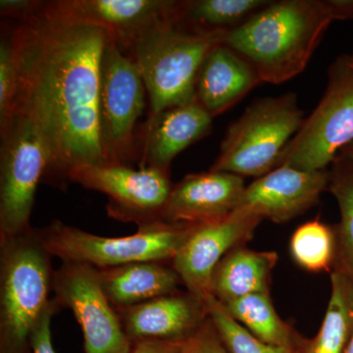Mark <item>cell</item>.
Listing matches in <instances>:
<instances>
[{
	"label": "cell",
	"instance_id": "6da1fadb",
	"mask_svg": "<svg viewBox=\"0 0 353 353\" xmlns=\"http://www.w3.org/2000/svg\"><path fill=\"white\" fill-rule=\"evenodd\" d=\"M6 32L18 65L11 117L24 116L43 137L50 157L44 182L61 187L77 169L106 163L99 92L108 32L71 19L53 1Z\"/></svg>",
	"mask_w": 353,
	"mask_h": 353
},
{
	"label": "cell",
	"instance_id": "7a4b0ae2",
	"mask_svg": "<svg viewBox=\"0 0 353 353\" xmlns=\"http://www.w3.org/2000/svg\"><path fill=\"white\" fill-rule=\"evenodd\" d=\"M327 0H280L228 32L225 46L248 60L262 82L281 85L307 66L333 22Z\"/></svg>",
	"mask_w": 353,
	"mask_h": 353
},
{
	"label": "cell",
	"instance_id": "3957f363",
	"mask_svg": "<svg viewBox=\"0 0 353 353\" xmlns=\"http://www.w3.org/2000/svg\"><path fill=\"white\" fill-rule=\"evenodd\" d=\"M52 255L39 230L0 238V353H32V334L52 299Z\"/></svg>",
	"mask_w": 353,
	"mask_h": 353
},
{
	"label": "cell",
	"instance_id": "277c9868",
	"mask_svg": "<svg viewBox=\"0 0 353 353\" xmlns=\"http://www.w3.org/2000/svg\"><path fill=\"white\" fill-rule=\"evenodd\" d=\"M227 32L167 22L134 44L129 55L139 66L150 97L148 119L196 99L201 65L214 46L224 43Z\"/></svg>",
	"mask_w": 353,
	"mask_h": 353
},
{
	"label": "cell",
	"instance_id": "5b68a950",
	"mask_svg": "<svg viewBox=\"0 0 353 353\" xmlns=\"http://www.w3.org/2000/svg\"><path fill=\"white\" fill-rule=\"evenodd\" d=\"M304 119L294 92L256 99L228 127L210 170L243 178L266 175L277 168L281 155Z\"/></svg>",
	"mask_w": 353,
	"mask_h": 353
},
{
	"label": "cell",
	"instance_id": "8992f818",
	"mask_svg": "<svg viewBox=\"0 0 353 353\" xmlns=\"http://www.w3.org/2000/svg\"><path fill=\"white\" fill-rule=\"evenodd\" d=\"M192 225L163 221L139 227L131 236H102L59 220L39 230L46 250L62 262H78L97 269L139 261L171 262Z\"/></svg>",
	"mask_w": 353,
	"mask_h": 353
},
{
	"label": "cell",
	"instance_id": "52a82bcc",
	"mask_svg": "<svg viewBox=\"0 0 353 353\" xmlns=\"http://www.w3.org/2000/svg\"><path fill=\"white\" fill-rule=\"evenodd\" d=\"M353 143V66L348 54L330 65L326 90L313 112L285 148L278 167L327 170Z\"/></svg>",
	"mask_w": 353,
	"mask_h": 353
},
{
	"label": "cell",
	"instance_id": "ba28073f",
	"mask_svg": "<svg viewBox=\"0 0 353 353\" xmlns=\"http://www.w3.org/2000/svg\"><path fill=\"white\" fill-rule=\"evenodd\" d=\"M0 137V238H8L32 229L34 196L50 157L43 137L24 116L14 114Z\"/></svg>",
	"mask_w": 353,
	"mask_h": 353
},
{
	"label": "cell",
	"instance_id": "9c48e42d",
	"mask_svg": "<svg viewBox=\"0 0 353 353\" xmlns=\"http://www.w3.org/2000/svg\"><path fill=\"white\" fill-rule=\"evenodd\" d=\"M146 88L138 65L109 38L101 58V143L106 163L138 160L136 128L145 108Z\"/></svg>",
	"mask_w": 353,
	"mask_h": 353
},
{
	"label": "cell",
	"instance_id": "30bf717a",
	"mask_svg": "<svg viewBox=\"0 0 353 353\" xmlns=\"http://www.w3.org/2000/svg\"><path fill=\"white\" fill-rule=\"evenodd\" d=\"M70 182L108 197V214L138 227L162 221L172 187L170 172L160 169L132 168L116 163L82 167L72 172Z\"/></svg>",
	"mask_w": 353,
	"mask_h": 353
},
{
	"label": "cell",
	"instance_id": "8fae6325",
	"mask_svg": "<svg viewBox=\"0 0 353 353\" xmlns=\"http://www.w3.org/2000/svg\"><path fill=\"white\" fill-rule=\"evenodd\" d=\"M52 292L58 306L75 315L82 329L85 353L131 352L132 343L102 290L97 268L62 262L53 274Z\"/></svg>",
	"mask_w": 353,
	"mask_h": 353
},
{
	"label": "cell",
	"instance_id": "7c38bea8",
	"mask_svg": "<svg viewBox=\"0 0 353 353\" xmlns=\"http://www.w3.org/2000/svg\"><path fill=\"white\" fill-rule=\"evenodd\" d=\"M261 218L243 209L221 219L192 225L170 264L185 290L205 303L215 267L230 250L254 236Z\"/></svg>",
	"mask_w": 353,
	"mask_h": 353
},
{
	"label": "cell",
	"instance_id": "4fadbf2b",
	"mask_svg": "<svg viewBox=\"0 0 353 353\" xmlns=\"http://www.w3.org/2000/svg\"><path fill=\"white\" fill-rule=\"evenodd\" d=\"M53 3L71 19L101 28L129 54L134 44L158 26L179 22L183 0H57Z\"/></svg>",
	"mask_w": 353,
	"mask_h": 353
},
{
	"label": "cell",
	"instance_id": "5bb4252c",
	"mask_svg": "<svg viewBox=\"0 0 353 353\" xmlns=\"http://www.w3.org/2000/svg\"><path fill=\"white\" fill-rule=\"evenodd\" d=\"M329 179V170L277 167L245 188L238 209L283 224L316 205L328 190Z\"/></svg>",
	"mask_w": 353,
	"mask_h": 353
},
{
	"label": "cell",
	"instance_id": "9a60e30c",
	"mask_svg": "<svg viewBox=\"0 0 353 353\" xmlns=\"http://www.w3.org/2000/svg\"><path fill=\"white\" fill-rule=\"evenodd\" d=\"M115 309L132 343L146 340L183 341L208 318L205 303L188 290Z\"/></svg>",
	"mask_w": 353,
	"mask_h": 353
},
{
	"label": "cell",
	"instance_id": "2e32d148",
	"mask_svg": "<svg viewBox=\"0 0 353 353\" xmlns=\"http://www.w3.org/2000/svg\"><path fill=\"white\" fill-rule=\"evenodd\" d=\"M245 188L243 176L227 172L190 174L172 187L162 221L201 224L226 217L240 206Z\"/></svg>",
	"mask_w": 353,
	"mask_h": 353
},
{
	"label": "cell",
	"instance_id": "e0dca14e",
	"mask_svg": "<svg viewBox=\"0 0 353 353\" xmlns=\"http://www.w3.org/2000/svg\"><path fill=\"white\" fill-rule=\"evenodd\" d=\"M212 121V116L196 99L148 119L143 130L139 168L170 172L176 155L210 134Z\"/></svg>",
	"mask_w": 353,
	"mask_h": 353
},
{
	"label": "cell",
	"instance_id": "ac0fdd59",
	"mask_svg": "<svg viewBox=\"0 0 353 353\" xmlns=\"http://www.w3.org/2000/svg\"><path fill=\"white\" fill-rule=\"evenodd\" d=\"M262 82L248 60L224 43L204 59L196 83V101L213 118L240 102Z\"/></svg>",
	"mask_w": 353,
	"mask_h": 353
},
{
	"label": "cell",
	"instance_id": "d6986e66",
	"mask_svg": "<svg viewBox=\"0 0 353 353\" xmlns=\"http://www.w3.org/2000/svg\"><path fill=\"white\" fill-rule=\"evenodd\" d=\"M99 283L115 308L128 307L179 290L182 281L168 262L139 261L97 269Z\"/></svg>",
	"mask_w": 353,
	"mask_h": 353
},
{
	"label": "cell",
	"instance_id": "ffe728a7",
	"mask_svg": "<svg viewBox=\"0 0 353 353\" xmlns=\"http://www.w3.org/2000/svg\"><path fill=\"white\" fill-rule=\"evenodd\" d=\"M278 262L275 252L236 246L223 257L211 277L210 292L226 304L250 294L270 292L272 274Z\"/></svg>",
	"mask_w": 353,
	"mask_h": 353
},
{
	"label": "cell",
	"instance_id": "44dd1931",
	"mask_svg": "<svg viewBox=\"0 0 353 353\" xmlns=\"http://www.w3.org/2000/svg\"><path fill=\"white\" fill-rule=\"evenodd\" d=\"M270 294V292L250 294L223 305L255 338L268 345L299 352L306 339L279 316Z\"/></svg>",
	"mask_w": 353,
	"mask_h": 353
},
{
	"label": "cell",
	"instance_id": "7402d4cb",
	"mask_svg": "<svg viewBox=\"0 0 353 353\" xmlns=\"http://www.w3.org/2000/svg\"><path fill=\"white\" fill-rule=\"evenodd\" d=\"M331 296L321 327L297 353H343L353 333V284L341 272H331Z\"/></svg>",
	"mask_w": 353,
	"mask_h": 353
},
{
	"label": "cell",
	"instance_id": "603a6c76",
	"mask_svg": "<svg viewBox=\"0 0 353 353\" xmlns=\"http://www.w3.org/2000/svg\"><path fill=\"white\" fill-rule=\"evenodd\" d=\"M329 175L328 190L338 202L341 214L340 223L334 227L336 250L333 270L341 272L353 284V159L339 153Z\"/></svg>",
	"mask_w": 353,
	"mask_h": 353
},
{
	"label": "cell",
	"instance_id": "cb8c5ba5",
	"mask_svg": "<svg viewBox=\"0 0 353 353\" xmlns=\"http://www.w3.org/2000/svg\"><path fill=\"white\" fill-rule=\"evenodd\" d=\"M269 3L267 0H185L176 24L199 31L230 32Z\"/></svg>",
	"mask_w": 353,
	"mask_h": 353
},
{
	"label": "cell",
	"instance_id": "d4e9b609",
	"mask_svg": "<svg viewBox=\"0 0 353 353\" xmlns=\"http://www.w3.org/2000/svg\"><path fill=\"white\" fill-rule=\"evenodd\" d=\"M336 250L334 228L318 219L304 223L290 238L292 259L304 270L312 273L332 272Z\"/></svg>",
	"mask_w": 353,
	"mask_h": 353
},
{
	"label": "cell",
	"instance_id": "484cf974",
	"mask_svg": "<svg viewBox=\"0 0 353 353\" xmlns=\"http://www.w3.org/2000/svg\"><path fill=\"white\" fill-rule=\"evenodd\" d=\"M208 316L214 324L221 340L229 353H297L289 347H275L255 338L227 312L220 301L214 296L205 301Z\"/></svg>",
	"mask_w": 353,
	"mask_h": 353
},
{
	"label": "cell",
	"instance_id": "4316f807",
	"mask_svg": "<svg viewBox=\"0 0 353 353\" xmlns=\"http://www.w3.org/2000/svg\"><path fill=\"white\" fill-rule=\"evenodd\" d=\"M18 83V65L8 34L0 43V128L6 126L13 112Z\"/></svg>",
	"mask_w": 353,
	"mask_h": 353
},
{
	"label": "cell",
	"instance_id": "83f0119b",
	"mask_svg": "<svg viewBox=\"0 0 353 353\" xmlns=\"http://www.w3.org/2000/svg\"><path fill=\"white\" fill-rule=\"evenodd\" d=\"M178 353H229L221 340L214 324L208 318L205 322L183 341Z\"/></svg>",
	"mask_w": 353,
	"mask_h": 353
},
{
	"label": "cell",
	"instance_id": "f1b7e54d",
	"mask_svg": "<svg viewBox=\"0 0 353 353\" xmlns=\"http://www.w3.org/2000/svg\"><path fill=\"white\" fill-rule=\"evenodd\" d=\"M59 308L57 301L52 299L46 310L37 324L36 328L32 334L31 348L32 353H57L52 343V334H51V321L53 315Z\"/></svg>",
	"mask_w": 353,
	"mask_h": 353
},
{
	"label": "cell",
	"instance_id": "f546056e",
	"mask_svg": "<svg viewBox=\"0 0 353 353\" xmlns=\"http://www.w3.org/2000/svg\"><path fill=\"white\" fill-rule=\"evenodd\" d=\"M43 2L38 0H1L0 14L2 18L14 21L24 19L36 12Z\"/></svg>",
	"mask_w": 353,
	"mask_h": 353
},
{
	"label": "cell",
	"instance_id": "4dcf8cb0",
	"mask_svg": "<svg viewBox=\"0 0 353 353\" xmlns=\"http://www.w3.org/2000/svg\"><path fill=\"white\" fill-rule=\"evenodd\" d=\"M183 341H139L132 343L130 353H178Z\"/></svg>",
	"mask_w": 353,
	"mask_h": 353
},
{
	"label": "cell",
	"instance_id": "1f68e13d",
	"mask_svg": "<svg viewBox=\"0 0 353 353\" xmlns=\"http://www.w3.org/2000/svg\"><path fill=\"white\" fill-rule=\"evenodd\" d=\"M334 21L353 20V0H327Z\"/></svg>",
	"mask_w": 353,
	"mask_h": 353
},
{
	"label": "cell",
	"instance_id": "d6a6232c",
	"mask_svg": "<svg viewBox=\"0 0 353 353\" xmlns=\"http://www.w3.org/2000/svg\"><path fill=\"white\" fill-rule=\"evenodd\" d=\"M341 153H343V154L347 155V157L352 158L353 159V143H350V145H348L347 146H345V148H343V150L341 152Z\"/></svg>",
	"mask_w": 353,
	"mask_h": 353
},
{
	"label": "cell",
	"instance_id": "836d02e7",
	"mask_svg": "<svg viewBox=\"0 0 353 353\" xmlns=\"http://www.w3.org/2000/svg\"><path fill=\"white\" fill-rule=\"evenodd\" d=\"M343 353H353V333L352 338H350V341H348L347 347L345 348V352Z\"/></svg>",
	"mask_w": 353,
	"mask_h": 353
},
{
	"label": "cell",
	"instance_id": "e575fe53",
	"mask_svg": "<svg viewBox=\"0 0 353 353\" xmlns=\"http://www.w3.org/2000/svg\"><path fill=\"white\" fill-rule=\"evenodd\" d=\"M348 58H350V63H352L353 66V48L352 52H350V54H348Z\"/></svg>",
	"mask_w": 353,
	"mask_h": 353
}]
</instances>
